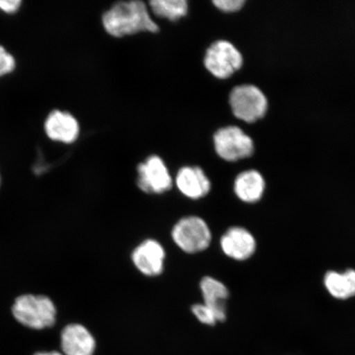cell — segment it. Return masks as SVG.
I'll list each match as a JSON object with an SVG mask.
<instances>
[{"label":"cell","instance_id":"obj_1","mask_svg":"<svg viewBox=\"0 0 355 355\" xmlns=\"http://www.w3.org/2000/svg\"><path fill=\"white\" fill-rule=\"evenodd\" d=\"M102 24L109 35L121 38L139 33L159 32L146 3L140 0L114 3L102 16Z\"/></svg>","mask_w":355,"mask_h":355},{"label":"cell","instance_id":"obj_2","mask_svg":"<svg viewBox=\"0 0 355 355\" xmlns=\"http://www.w3.org/2000/svg\"><path fill=\"white\" fill-rule=\"evenodd\" d=\"M229 102L234 116L248 124L263 121L268 114V97L254 84H242L234 87Z\"/></svg>","mask_w":355,"mask_h":355},{"label":"cell","instance_id":"obj_3","mask_svg":"<svg viewBox=\"0 0 355 355\" xmlns=\"http://www.w3.org/2000/svg\"><path fill=\"white\" fill-rule=\"evenodd\" d=\"M16 320L26 327L42 330L55 323L56 308L47 296L24 295L19 296L12 306Z\"/></svg>","mask_w":355,"mask_h":355},{"label":"cell","instance_id":"obj_4","mask_svg":"<svg viewBox=\"0 0 355 355\" xmlns=\"http://www.w3.org/2000/svg\"><path fill=\"white\" fill-rule=\"evenodd\" d=\"M171 237L176 246L186 254H196L211 245L212 234L209 226L201 217H183L172 229Z\"/></svg>","mask_w":355,"mask_h":355},{"label":"cell","instance_id":"obj_5","mask_svg":"<svg viewBox=\"0 0 355 355\" xmlns=\"http://www.w3.org/2000/svg\"><path fill=\"white\" fill-rule=\"evenodd\" d=\"M213 141L216 154L228 162L250 158L255 153L254 139L237 126L220 128L213 136Z\"/></svg>","mask_w":355,"mask_h":355},{"label":"cell","instance_id":"obj_6","mask_svg":"<svg viewBox=\"0 0 355 355\" xmlns=\"http://www.w3.org/2000/svg\"><path fill=\"white\" fill-rule=\"evenodd\" d=\"M242 53L228 41L215 42L207 49L204 66L216 78L227 79L242 69Z\"/></svg>","mask_w":355,"mask_h":355},{"label":"cell","instance_id":"obj_7","mask_svg":"<svg viewBox=\"0 0 355 355\" xmlns=\"http://www.w3.org/2000/svg\"><path fill=\"white\" fill-rule=\"evenodd\" d=\"M137 187L148 194H162L173 187V179L163 159L150 155L137 166Z\"/></svg>","mask_w":355,"mask_h":355},{"label":"cell","instance_id":"obj_8","mask_svg":"<svg viewBox=\"0 0 355 355\" xmlns=\"http://www.w3.org/2000/svg\"><path fill=\"white\" fill-rule=\"evenodd\" d=\"M166 254L161 243L146 239L133 250L131 259L141 274L148 277H159L165 268Z\"/></svg>","mask_w":355,"mask_h":355},{"label":"cell","instance_id":"obj_9","mask_svg":"<svg viewBox=\"0 0 355 355\" xmlns=\"http://www.w3.org/2000/svg\"><path fill=\"white\" fill-rule=\"evenodd\" d=\"M222 252L235 261H245L254 254L256 239L248 230L234 226L226 230L220 241Z\"/></svg>","mask_w":355,"mask_h":355},{"label":"cell","instance_id":"obj_10","mask_svg":"<svg viewBox=\"0 0 355 355\" xmlns=\"http://www.w3.org/2000/svg\"><path fill=\"white\" fill-rule=\"evenodd\" d=\"M175 184L184 196L192 200L205 198L211 189L209 178L198 166L180 168L175 178Z\"/></svg>","mask_w":355,"mask_h":355},{"label":"cell","instance_id":"obj_11","mask_svg":"<svg viewBox=\"0 0 355 355\" xmlns=\"http://www.w3.org/2000/svg\"><path fill=\"white\" fill-rule=\"evenodd\" d=\"M44 130L49 139L71 144L78 139L80 126L73 114L56 110L48 115L44 123Z\"/></svg>","mask_w":355,"mask_h":355},{"label":"cell","instance_id":"obj_12","mask_svg":"<svg viewBox=\"0 0 355 355\" xmlns=\"http://www.w3.org/2000/svg\"><path fill=\"white\" fill-rule=\"evenodd\" d=\"M203 304L216 314L219 322H224L227 318V300L230 291L223 282L214 277H204L200 282Z\"/></svg>","mask_w":355,"mask_h":355},{"label":"cell","instance_id":"obj_13","mask_svg":"<svg viewBox=\"0 0 355 355\" xmlns=\"http://www.w3.org/2000/svg\"><path fill=\"white\" fill-rule=\"evenodd\" d=\"M61 346L66 355H92L96 340L85 327L71 324L62 331Z\"/></svg>","mask_w":355,"mask_h":355},{"label":"cell","instance_id":"obj_14","mask_svg":"<svg viewBox=\"0 0 355 355\" xmlns=\"http://www.w3.org/2000/svg\"><path fill=\"white\" fill-rule=\"evenodd\" d=\"M266 181L257 170L243 171L235 178L234 192L243 202L256 203L263 197Z\"/></svg>","mask_w":355,"mask_h":355},{"label":"cell","instance_id":"obj_15","mask_svg":"<svg viewBox=\"0 0 355 355\" xmlns=\"http://www.w3.org/2000/svg\"><path fill=\"white\" fill-rule=\"evenodd\" d=\"M324 284L328 292L339 300H347L355 296V270L350 269L344 273L327 272Z\"/></svg>","mask_w":355,"mask_h":355},{"label":"cell","instance_id":"obj_16","mask_svg":"<svg viewBox=\"0 0 355 355\" xmlns=\"http://www.w3.org/2000/svg\"><path fill=\"white\" fill-rule=\"evenodd\" d=\"M149 6L155 16L171 21L180 20L189 11L186 0H152Z\"/></svg>","mask_w":355,"mask_h":355},{"label":"cell","instance_id":"obj_17","mask_svg":"<svg viewBox=\"0 0 355 355\" xmlns=\"http://www.w3.org/2000/svg\"><path fill=\"white\" fill-rule=\"evenodd\" d=\"M193 314L198 320L207 326H215L218 323L216 314L204 304H196L191 308Z\"/></svg>","mask_w":355,"mask_h":355},{"label":"cell","instance_id":"obj_18","mask_svg":"<svg viewBox=\"0 0 355 355\" xmlns=\"http://www.w3.org/2000/svg\"><path fill=\"white\" fill-rule=\"evenodd\" d=\"M16 68V61L6 49L0 46V78L10 73Z\"/></svg>","mask_w":355,"mask_h":355},{"label":"cell","instance_id":"obj_19","mask_svg":"<svg viewBox=\"0 0 355 355\" xmlns=\"http://www.w3.org/2000/svg\"><path fill=\"white\" fill-rule=\"evenodd\" d=\"M219 10L232 13L241 11L245 6V0H214L212 2Z\"/></svg>","mask_w":355,"mask_h":355},{"label":"cell","instance_id":"obj_20","mask_svg":"<svg viewBox=\"0 0 355 355\" xmlns=\"http://www.w3.org/2000/svg\"><path fill=\"white\" fill-rule=\"evenodd\" d=\"M21 1L19 0H8V1H0V10L6 13H15L19 11Z\"/></svg>","mask_w":355,"mask_h":355},{"label":"cell","instance_id":"obj_21","mask_svg":"<svg viewBox=\"0 0 355 355\" xmlns=\"http://www.w3.org/2000/svg\"><path fill=\"white\" fill-rule=\"evenodd\" d=\"M35 355H62L61 354H60L59 352H46V353H37V354H35Z\"/></svg>","mask_w":355,"mask_h":355},{"label":"cell","instance_id":"obj_22","mask_svg":"<svg viewBox=\"0 0 355 355\" xmlns=\"http://www.w3.org/2000/svg\"><path fill=\"white\" fill-rule=\"evenodd\" d=\"M0 183H1V178H0Z\"/></svg>","mask_w":355,"mask_h":355}]
</instances>
